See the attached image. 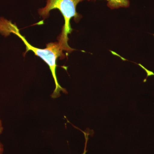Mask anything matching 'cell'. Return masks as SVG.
<instances>
[{"instance_id":"obj_1","label":"cell","mask_w":154,"mask_h":154,"mask_svg":"<svg viewBox=\"0 0 154 154\" xmlns=\"http://www.w3.org/2000/svg\"><path fill=\"white\" fill-rule=\"evenodd\" d=\"M13 33L21 38V40L24 42L26 46V50L25 54L29 51H31L34 53L35 55L41 58L49 66L53 78L54 79L55 85V89L51 95V97L53 99H56L59 97L60 96V91L63 92L64 94H67L66 89L63 88L59 84L56 73L57 61L59 57H64L63 51H66L63 46L57 42L48 43L46 45V47L43 49L38 48L32 46L28 42L25 37L20 33L19 30L17 26Z\"/></svg>"},{"instance_id":"obj_2","label":"cell","mask_w":154,"mask_h":154,"mask_svg":"<svg viewBox=\"0 0 154 154\" xmlns=\"http://www.w3.org/2000/svg\"><path fill=\"white\" fill-rule=\"evenodd\" d=\"M85 0H47L45 7L38 10V14L44 19L49 17L50 12L53 10L57 9L60 11L65 23L61 33L58 37V42L67 49L71 48L68 44V35L72 30L70 22L73 18L78 20L80 19L79 14L76 11V7L79 3Z\"/></svg>"},{"instance_id":"obj_3","label":"cell","mask_w":154,"mask_h":154,"mask_svg":"<svg viewBox=\"0 0 154 154\" xmlns=\"http://www.w3.org/2000/svg\"><path fill=\"white\" fill-rule=\"evenodd\" d=\"M14 24L3 17L0 18V33L5 36H8L12 33Z\"/></svg>"},{"instance_id":"obj_4","label":"cell","mask_w":154,"mask_h":154,"mask_svg":"<svg viewBox=\"0 0 154 154\" xmlns=\"http://www.w3.org/2000/svg\"><path fill=\"white\" fill-rule=\"evenodd\" d=\"M107 6L111 9L120 8H128L130 5L129 0H106Z\"/></svg>"},{"instance_id":"obj_5","label":"cell","mask_w":154,"mask_h":154,"mask_svg":"<svg viewBox=\"0 0 154 154\" xmlns=\"http://www.w3.org/2000/svg\"><path fill=\"white\" fill-rule=\"evenodd\" d=\"M3 130H4V128L3 127L2 123V120L0 119V134L3 132ZM4 151V146L0 142V154H3Z\"/></svg>"},{"instance_id":"obj_6","label":"cell","mask_w":154,"mask_h":154,"mask_svg":"<svg viewBox=\"0 0 154 154\" xmlns=\"http://www.w3.org/2000/svg\"><path fill=\"white\" fill-rule=\"evenodd\" d=\"M83 132L84 133V134H85V144L84 151L83 152L82 154H86V153H87V150H86V147H87V142H88V135H87V134L85 132H84V131H83Z\"/></svg>"}]
</instances>
